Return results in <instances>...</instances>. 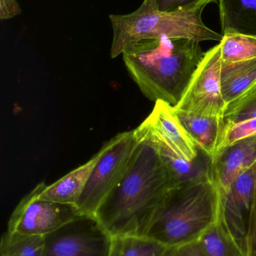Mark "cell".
<instances>
[{
	"instance_id": "6da1fadb",
	"label": "cell",
	"mask_w": 256,
	"mask_h": 256,
	"mask_svg": "<svg viewBox=\"0 0 256 256\" xmlns=\"http://www.w3.org/2000/svg\"><path fill=\"white\" fill-rule=\"evenodd\" d=\"M135 135L138 146L126 174L95 215L112 238L145 236L172 190L157 150L148 140Z\"/></svg>"
},
{
	"instance_id": "7a4b0ae2",
	"label": "cell",
	"mask_w": 256,
	"mask_h": 256,
	"mask_svg": "<svg viewBox=\"0 0 256 256\" xmlns=\"http://www.w3.org/2000/svg\"><path fill=\"white\" fill-rule=\"evenodd\" d=\"M204 54L197 40L161 37L133 44L122 56L129 76L147 98L175 108Z\"/></svg>"
},
{
	"instance_id": "3957f363",
	"label": "cell",
	"mask_w": 256,
	"mask_h": 256,
	"mask_svg": "<svg viewBox=\"0 0 256 256\" xmlns=\"http://www.w3.org/2000/svg\"><path fill=\"white\" fill-rule=\"evenodd\" d=\"M219 216L217 191L209 172L205 178L170 191L145 237L168 248L180 246L199 240Z\"/></svg>"
},
{
	"instance_id": "277c9868",
	"label": "cell",
	"mask_w": 256,
	"mask_h": 256,
	"mask_svg": "<svg viewBox=\"0 0 256 256\" xmlns=\"http://www.w3.org/2000/svg\"><path fill=\"white\" fill-rule=\"evenodd\" d=\"M216 1L201 0L174 12H159L141 3L132 13L110 15L113 32L111 58H117L128 46L145 39L167 37L192 39L200 43L205 40L220 42L223 36L208 28L202 20L203 10Z\"/></svg>"
},
{
	"instance_id": "5b68a950",
	"label": "cell",
	"mask_w": 256,
	"mask_h": 256,
	"mask_svg": "<svg viewBox=\"0 0 256 256\" xmlns=\"http://www.w3.org/2000/svg\"><path fill=\"white\" fill-rule=\"evenodd\" d=\"M138 143L135 130L120 132L105 143V152L75 204L81 215L95 216L101 204L126 174Z\"/></svg>"
},
{
	"instance_id": "8992f818",
	"label": "cell",
	"mask_w": 256,
	"mask_h": 256,
	"mask_svg": "<svg viewBox=\"0 0 256 256\" xmlns=\"http://www.w3.org/2000/svg\"><path fill=\"white\" fill-rule=\"evenodd\" d=\"M220 44L205 52L174 109L203 116L224 118L226 104L221 88Z\"/></svg>"
},
{
	"instance_id": "52a82bcc",
	"label": "cell",
	"mask_w": 256,
	"mask_h": 256,
	"mask_svg": "<svg viewBox=\"0 0 256 256\" xmlns=\"http://www.w3.org/2000/svg\"><path fill=\"white\" fill-rule=\"evenodd\" d=\"M112 240L96 216L81 215L45 236L42 256H109Z\"/></svg>"
},
{
	"instance_id": "ba28073f",
	"label": "cell",
	"mask_w": 256,
	"mask_h": 256,
	"mask_svg": "<svg viewBox=\"0 0 256 256\" xmlns=\"http://www.w3.org/2000/svg\"><path fill=\"white\" fill-rule=\"evenodd\" d=\"M81 215L74 204L41 200L36 186L15 208L8 230L27 236H45Z\"/></svg>"
},
{
	"instance_id": "9c48e42d",
	"label": "cell",
	"mask_w": 256,
	"mask_h": 256,
	"mask_svg": "<svg viewBox=\"0 0 256 256\" xmlns=\"http://www.w3.org/2000/svg\"><path fill=\"white\" fill-rule=\"evenodd\" d=\"M255 172V164L237 178L219 203V216L246 254L253 206Z\"/></svg>"
},
{
	"instance_id": "30bf717a",
	"label": "cell",
	"mask_w": 256,
	"mask_h": 256,
	"mask_svg": "<svg viewBox=\"0 0 256 256\" xmlns=\"http://www.w3.org/2000/svg\"><path fill=\"white\" fill-rule=\"evenodd\" d=\"M135 130L138 136L148 140L157 150L168 170L172 190L202 180L209 176L210 160L202 152L197 160L189 162L179 156L145 122Z\"/></svg>"
},
{
	"instance_id": "8fae6325",
	"label": "cell",
	"mask_w": 256,
	"mask_h": 256,
	"mask_svg": "<svg viewBox=\"0 0 256 256\" xmlns=\"http://www.w3.org/2000/svg\"><path fill=\"white\" fill-rule=\"evenodd\" d=\"M255 164L256 143L252 137L227 148L210 160V176L216 186L219 203L237 178Z\"/></svg>"
},
{
	"instance_id": "7c38bea8",
	"label": "cell",
	"mask_w": 256,
	"mask_h": 256,
	"mask_svg": "<svg viewBox=\"0 0 256 256\" xmlns=\"http://www.w3.org/2000/svg\"><path fill=\"white\" fill-rule=\"evenodd\" d=\"M179 156L189 162L197 160L201 152L177 118L174 108L162 100L155 102L151 114L144 120Z\"/></svg>"
},
{
	"instance_id": "4fadbf2b",
	"label": "cell",
	"mask_w": 256,
	"mask_h": 256,
	"mask_svg": "<svg viewBox=\"0 0 256 256\" xmlns=\"http://www.w3.org/2000/svg\"><path fill=\"white\" fill-rule=\"evenodd\" d=\"M106 148V144L85 164L59 179L52 184L41 182L36 186L41 200L75 206L84 191L96 164Z\"/></svg>"
},
{
	"instance_id": "5bb4252c",
	"label": "cell",
	"mask_w": 256,
	"mask_h": 256,
	"mask_svg": "<svg viewBox=\"0 0 256 256\" xmlns=\"http://www.w3.org/2000/svg\"><path fill=\"white\" fill-rule=\"evenodd\" d=\"M174 112L198 150L212 160L223 138L224 118L203 116L176 109Z\"/></svg>"
},
{
	"instance_id": "9a60e30c",
	"label": "cell",
	"mask_w": 256,
	"mask_h": 256,
	"mask_svg": "<svg viewBox=\"0 0 256 256\" xmlns=\"http://www.w3.org/2000/svg\"><path fill=\"white\" fill-rule=\"evenodd\" d=\"M221 88L226 106L256 88V58L237 62H223Z\"/></svg>"
},
{
	"instance_id": "2e32d148",
	"label": "cell",
	"mask_w": 256,
	"mask_h": 256,
	"mask_svg": "<svg viewBox=\"0 0 256 256\" xmlns=\"http://www.w3.org/2000/svg\"><path fill=\"white\" fill-rule=\"evenodd\" d=\"M218 1L222 36H256V0Z\"/></svg>"
},
{
	"instance_id": "e0dca14e",
	"label": "cell",
	"mask_w": 256,
	"mask_h": 256,
	"mask_svg": "<svg viewBox=\"0 0 256 256\" xmlns=\"http://www.w3.org/2000/svg\"><path fill=\"white\" fill-rule=\"evenodd\" d=\"M206 256H248L230 234L220 216L199 238Z\"/></svg>"
},
{
	"instance_id": "ac0fdd59",
	"label": "cell",
	"mask_w": 256,
	"mask_h": 256,
	"mask_svg": "<svg viewBox=\"0 0 256 256\" xmlns=\"http://www.w3.org/2000/svg\"><path fill=\"white\" fill-rule=\"evenodd\" d=\"M170 249L145 236H119L113 238L109 256H165Z\"/></svg>"
},
{
	"instance_id": "d6986e66",
	"label": "cell",
	"mask_w": 256,
	"mask_h": 256,
	"mask_svg": "<svg viewBox=\"0 0 256 256\" xmlns=\"http://www.w3.org/2000/svg\"><path fill=\"white\" fill-rule=\"evenodd\" d=\"M45 236H27L8 230L2 236L0 256H42Z\"/></svg>"
},
{
	"instance_id": "ffe728a7",
	"label": "cell",
	"mask_w": 256,
	"mask_h": 256,
	"mask_svg": "<svg viewBox=\"0 0 256 256\" xmlns=\"http://www.w3.org/2000/svg\"><path fill=\"white\" fill-rule=\"evenodd\" d=\"M219 44L223 62H237L256 58V36L225 34Z\"/></svg>"
},
{
	"instance_id": "44dd1931",
	"label": "cell",
	"mask_w": 256,
	"mask_h": 256,
	"mask_svg": "<svg viewBox=\"0 0 256 256\" xmlns=\"http://www.w3.org/2000/svg\"><path fill=\"white\" fill-rule=\"evenodd\" d=\"M256 118V88L229 104L225 108L224 121L225 124Z\"/></svg>"
},
{
	"instance_id": "7402d4cb",
	"label": "cell",
	"mask_w": 256,
	"mask_h": 256,
	"mask_svg": "<svg viewBox=\"0 0 256 256\" xmlns=\"http://www.w3.org/2000/svg\"><path fill=\"white\" fill-rule=\"evenodd\" d=\"M255 135H256V118L240 122L235 124H225L223 138L218 149L216 156L227 148L231 147L236 143L250 138Z\"/></svg>"
},
{
	"instance_id": "603a6c76",
	"label": "cell",
	"mask_w": 256,
	"mask_h": 256,
	"mask_svg": "<svg viewBox=\"0 0 256 256\" xmlns=\"http://www.w3.org/2000/svg\"><path fill=\"white\" fill-rule=\"evenodd\" d=\"M200 1L201 0H143L142 3L159 12H174L193 6Z\"/></svg>"
},
{
	"instance_id": "cb8c5ba5",
	"label": "cell",
	"mask_w": 256,
	"mask_h": 256,
	"mask_svg": "<svg viewBox=\"0 0 256 256\" xmlns=\"http://www.w3.org/2000/svg\"><path fill=\"white\" fill-rule=\"evenodd\" d=\"M165 256H206L199 240L171 248Z\"/></svg>"
},
{
	"instance_id": "d4e9b609",
	"label": "cell",
	"mask_w": 256,
	"mask_h": 256,
	"mask_svg": "<svg viewBox=\"0 0 256 256\" xmlns=\"http://www.w3.org/2000/svg\"><path fill=\"white\" fill-rule=\"evenodd\" d=\"M248 256H256V164L255 172V185H254V200L252 216L247 242Z\"/></svg>"
},
{
	"instance_id": "484cf974",
	"label": "cell",
	"mask_w": 256,
	"mask_h": 256,
	"mask_svg": "<svg viewBox=\"0 0 256 256\" xmlns=\"http://www.w3.org/2000/svg\"><path fill=\"white\" fill-rule=\"evenodd\" d=\"M22 12L16 0H0V19L2 20L12 19Z\"/></svg>"
},
{
	"instance_id": "4316f807",
	"label": "cell",
	"mask_w": 256,
	"mask_h": 256,
	"mask_svg": "<svg viewBox=\"0 0 256 256\" xmlns=\"http://www.w3.org/2000/svg\"><path fill=\"white\" fill-rule=\"evenodd\" d=\"M252 138H253L254 141H255V142L256 143V135L253 136H252Z\"/></svg>"
}]
</instances>
